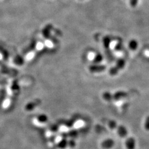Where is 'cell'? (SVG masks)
Listing matches in <instances>:
<instances>
[{
	"instance_id": "obj_13",
	"label": "cell",
	"mask_w": 149,
	"mask_h": 149,
	"mask_svg": "<svg viewBox=\"0 0 149 149\" xmlns=\"http://www.w3.org/2000/svg\"><path fill=\"white\" fill-rule=\"evenodd\" d=\"M45 45H46L48 48H52L53 45V43H52L49 40H47L46 41V42L45 43Z\"/></svg>"
},
{
	"instance_id": "obj_4",
	"label": "cell",
	"mask_w": 149,
	"mask_h": 149,
	"mask_svg": "<svg viewBox=\"0 0 149 149\" xmlns=\"http://www.w3.org/2000/svg\"><path fill=\"white\" fill-rule=\"evenodd\" d=\"M114 145V142L112 139H108L102 143V147L105 149H111Z\"/></svg>"
},
{
	"instance_id": "obj_6",
	"label": "cell",
	"mask_w": 149,
	"mask_h": 149,
	"mask_svg": "<svg viewBox=\"0 0 149 149\" xmlns=\"http://www.w3.org/2000/svg\"><path fill=\"white\" fill-rule=\"evenodd\" d=\"M125 65V61L124 59H119L117 62V65L115 66L116 69L119 71V70L123 69Z\"/></svg>"
},
{
	"instance_id": "obj_9",
	"label": "cell",
	"mask_w": 149,
	"mask_h": 149,
	"mask_svg": "<svg viewBox=\"0 0 149 149\" xmlns=\"http://www.w3.org/2000/svg\"><path fill=\"white\" fill-rule=\"evenodd\" d=\"M144 127H145L146 130L149 131V116L148 117H147L145 119V122L144 124Z\"/></svg>"
},
{
	"instance_id": "obj_16",
	"label": "cell",
	"mask_w": 149,
	"mask_h": 149,
	"mask_svg": "<svg viewBox=\"0 0 149 149\" xmlns=\"http://www.w3.org/2000/svg\"><path fill=\"white\" fill-rule=\"evenodd\" d=\"M61 140H62L61 136H58L57 138H56V139H55V141L58 143H59L60 142H61Z\"/></svg>"
},
{
	"instance_id": "obj_11",
	"label": "cell",
	"mask_w": 149,
	"mask_h": 149,
	"mask_svg": "<svg viewBox=\"0 0 149 149\" xmlns=\"http://www.w3.org/2000/svg\"><path fill=\"white\" fill-rule=\"evenodd\" d=\"M138 3V0H130V5L133 7H135Z\"/></svg>"
},
{
	"instance_id": "obj_14",
	"label": "cell",
	"mask_w": 149,
	"mask_h": 149,
	"mask_svg": "<svg viewBox=\"0 0 149 149\" xmlns=\"http://www.w3.org/2000/svg\"><path fill=\"white\" fill-rule=\"evenodd\" d=\"M34 53H30L28 54L27 56V59L28 60H31L34 58Z\"/></svg>"
},
{
	"instance_id": "obj_3",
	"label": "cell",
	"mask_w": 149,
	"mask_h": 149,
	"mask_svg": "<svg viewBox=\"0 0 149 149\" xmlns=\"http://www.w3.org/2000/svg\"><path fill=\"white\" fill-rule=\"evenodd\" d=\"M117 132L119 135L123 138H125L128 135V130L127 128L123 125H119L117 127Z\"/></svg>"
},
{
	"instance_id": "obj_5",
	"label": "cell",
	"mask_w": 149,
	"mask_h": 149,
	"mask_svg": "<svg viewBox=\"0 0 149 149\" xmlns=\"http://www.w3.org/2000/svg\"><path fill=\"white\" fill-rule=\"evenodd\" d=\"M138 47V43L136 40L133 39L129 42V48H130V50H132L133 51L136 50Z\"/></svg>"
},
{
	"instance_id": "obj_1",
	"label": "cell",
	"mask_w": 149,
	"mask_h": 149,
	"mask_svg": "<svg viewBox=\"0 0 149 149\" xmlns=\"http://www.w3.org/2000/svg\"><path fill=\"white\" fill-rule=\"evenodd\" d=\"M129 96L128 92L124 91H119L116 92L114 95H111L109 93H107L105 95V98L107 101L116 100L119 101L123 99L126 98Z\"/></svg>"
},
{
	"instance_id": "obj_7",
	"label": "cell",
	"mask_w": 149,
	"mask_h": 149,
	"mask_svg": "<svg viewBox=\"0 0 149 149\" xmlns=\"http://www.w3.org/2000/svg\"><path fill=\"white\" fill-rule=\"evenodd\" d=\"M85 125V123L83 120H77V122H76L74 124V127L75 129H80L82 127H83Z\"/></svg>"
},
{
	"instance_id": "obj_12",
	"label": "cell",
	"mask_w": 149,
	"mask_h": 149,
	"mask_svg": "<svg viewBox=\"0 0 149 149\" xmlns=\"http://www.w3.org/2000/svg\"><path fill=\"white\" fill-rule=\"evenodd\" d=\"M36 48L38 50H42L44 48V45H43V43H39L37 44Z\"/></svg>"
},
{
	"instance_id": "obj_8",
	"label": "cell",
	"mask_w": 149,
	"mask_h": 149,
	"mask_svg": "<svg viewBox=\"0 0 149 149\" xmlns=\"http://www.w3.org/2000/svg\"><path fill=\"white\" fill-rule=\"evenodd\" d=\"M96 58V54L94 52H90L87 55V58L90 61H93Z\"/></svg>"
},
{
	"instance_id": "obj_15",
	"label": "cell",
	"mask_w": 149,
	"mask_h": 149,
	"mask_svg": "<svg viewBox=\"0 0 149 149\" xmlns=\"http://www.w3.org/2000/svg\"><path fill=\"white\" fill-rule=\"evenodd\" d=\"M68 130H69L68 128L65 126H62L61 128H60V130L62 132H68Z\"/></svg>"
},
{
	"instance_id": "obj_10",
	"label": "cell",
	"mask_w": 149,
	"mask_h": 149,
	"mask_svg": "<svg viewBox=\"0 0 149 149\" xmlns=\"http://www.w3.org/2000/svg\"><path fill=\"white\" fill-rule=\"evenodd\" d=\"M109 127L112 129H116L117 127V123L113 120H111L110 121L109 123Z\"/></svg>"
},
{
	"instance_id": "obj_2",
	"label": "cell",
	"mask_w": 149,
	"mask_h": 149,
	"mask_svg": "<svg viewBox=\"0 0 149 149\" xmlns=\"http://www.w3.org/2000/svg\"><path fill=\"white\" fill-rule=\"evenodd\" d=\"M125 146L127 149H135L136 146L135 139L133 137H129L125 141Z\"/></svg>"
}]
</instances>
